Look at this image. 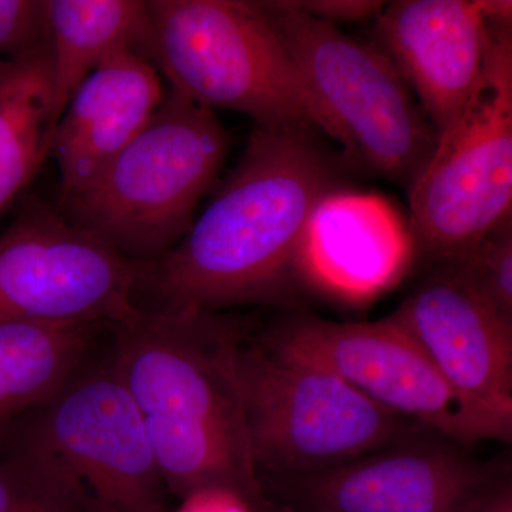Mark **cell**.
I'll use <instances>...</instances> for the list:
<instances>
[{
    "label": "cell",
    "mask_w": 512,
    "mask_h": 512,
    "mask_svg": "<svg viewBox=\"0 0 512 512\" xmlns=\"http://www.w3.org/2000/svg\"><path fill=\"white\" fill-rule=\"evenodd\" d=\"M467 450L424 429L316 473L262 477V490L291 512H484L511 485V464Z\"/></svg>",
    "instance_id": "30bf717a"
},
{
    "label": "cell",
    "mask_w": 512,
    "mask_h": 512,
    "mask_svg": "<svg viewBox=\"0 0 512 512\" xmlns=\"http://www.w3.org/2000/svg\"><path fill=\"white\" fill-rule=\"evenodd\" d=\"M229 147L215 111L168 86L147 126L92 183L56 207L128 261L154 264L190 231Z\"/></svg>",
    "instance_id": "3957f363"
},
{
    "label": "cell",
    "mask_w": 512,
    "mask_h": 512,
    "mask_svg": "<svg viewBox=\"0 0 512 512\" xmlns=\"http://www.w3.org/2000/svg\"><path fill=\"white\" fill-rule=\"evenodd\" d=\"M237 370L259 478L316 473L427 429L383 409L325 366L262 343H241Z\"/></svg>",
    "instance_id": "52a82bcc"
},
{
    "label": "cell",
    "mask_w": 512,
    "mask_h": 512,
    "mask_svg": "<svg viewBox=\"0 0 512 512\" xmlns=\"http://www.w3.org/2000/svg\"><path fill=\"white\" fill-rule=\"evenodd\" d=\"M291 8L323 22L336 25L339 22H360L375 19L386 3L373 0H286Z\"/></svg>",
    "instance_id": "7402d4cb"
},
{
    "label": "cell",
    "mask_w": 512,
    "mask_h": 512,
    "mask_svg": "<svg viewBox=\"0 0 512 512\" xmlns=\"http://www.w3.org/2000/svg\"><path fill=\"white\" fill-rule=\"evenodd\" d=\"M56 120L80 84L124 52L148 59L150 19L143 0H47Z\"/></svg>",
    "instance_id": "e0dca14e"
},
{
    "label": "cell",
    "mask_w": 512,
    "mask_h": 512,
    "mask_svg": "<svg viewBox=\"0 0 512 512\" xmlns=\"http://www.w3.org/2000/svg\"><path fill=\"white\" fill-rule=\"evenodd\" d=\"M56 126L50 42L0 60V218L39 173Z\"/></svg>",
    "instance_id": "ac0fdd59"
},
{
    "label": "cell",
    "mask_w": 512,
    "mask_h": 512,
    "mask_svg": "<svg viewBox=\"0 0 512 512\" xmlns=\"http://www.w3.org/2000/svg\"><path fill=\"white\" fill-rule=\"evenodd\" d=\"M239 495L225 490H204L183 500L178 512H254Z\"/></svg>",
    "instance_id": "603a6c76"
},
{
    "label": "cell",
    "mask_w": 512,
    "mask_h": 512,
    "mask_svg": "<svg viewBox=\"0 0 512 512\" xmlns=\"http://www.w3.org/2000/svg\"><path fill=\"white\" fill-rule=\"evenodd\" d=\"M0 512H90L86 505L35 468L0 458Z\"/></svg>",
    "instance_id": "ffe728a7"
},
{
    "label": "cell",
    "mask_w": 512,
    "mask_h": 512,
    "mask_svg": "<svg viewBox=\"0 0 512 512\" xmlns=\"http://www.w3.org/2000/svg\"><path fill=\"white\" fill-rule=\"evenodd\" d=\"M511 28L495 26L480 86L407 190L414 249L434 265L512 220Z\"/></svg>",
    "instance_id": "ba28073f"
},
{
    "label": "cell",
    "mask_w": 512,
    "mask_h": 512,
    "mask_svg": "<svg viewBox=\"0 0 512 512\" xmlns=\"http://www.w3.org/2000/svg\"><path fill=\"white\" fill-rule=\"evenodd\" d=\"M101 322L0 325V458L22 421L46 406L86 363Z\"/></svg>",
    "instance_id": "2e32d148"
},
{
    "label": "cell",
    "mask_w": 512,
    "mask_h": 512,
    "mask_svg": "<svg viewBox=\"0 0 512 512\" xmlns=\"http://www.w3.org/2000/svg\"><path fill=\"white\" fill-rule=\"evenodd\" d=\"M414 255L409 221L389 201L342 187L313 210L296 266L301 284L365 305L399 284Z\"/></svg>",
    "instance_id": "5bb4252c"
},
{
    "label": "cell",
    "mask_w": 512,
    "mask_h": 512,
    "mask_svg": "<svg viewBox=\"0 0 512 512\" xmlns=\"http://www.w3.org/2000/svg\"><path fill=\"white\" fill-rule=\"evenodd\" d=\"M107 329L168 493L183 501L231 491L265 510L238 380L244 323L202 309L134 305Z\"/></svg>",
    "instance_id": "7a4b0ae2"
},
{
    "label": "cell",
    "mask_w": 512,
    "mask_h": 512,
    "mask_svg": "<svg viewBox=\"0 0 512 512\" xmlns=\"http://www.w3.org/2000/svg\"><path fill=\"white\" fill-rule=\"evenodd\" d=\"M3 457L45 474L90 512H165L163 474L111 357L83 367L22 421Z\"/></svg>",
    "instance_id": "8992f818"
},
{
    "label": "cell",
    "mask_w": 512,
    "mask_h": 512,
    "mask_svg": "<svg viewBox=\"0 0 512 512\" xmlns=\"http://www.w3.org/2000/svg\"><path fill=\"white\" fill-rule=\"evenodd\" d=\"M147 10L148 60L188 100L245 114L256 127L332 138L325 111L258 3L151 0Z\"/></svg>",
    "instance_id": "277c9868"
},
{
    "label": "cell",
    "mask_w": 512,
    "mask_h": 512,
    "mask_svg": "<svg viewBox=\"0 0 512 512\" xmlns=\"http://www.w3.org/2000/svg\"><path fill=\"white\" fill-rule=\"evenodd\" d=\"M160 72L146 56L124 52L82 84L57 121L52 154L59 171L57 204L84 190L163 103Z\"/></svg>",
    "instance_id": "9a60e30c"
},
{
    "label": "cell",
    "mask_w": 512,
    "mask_h": 512,
    "mask_svg": "<svg viewBox=\"0 0 512 512\" xmlns=\"http://www.w3.org/2000/svg\"><path fill=\"white\" fill-rule=\"evenodd\" d=\"M144 265L28 198L0 234V325L109 323L136 305Z\"/></svg>",
    "instance_id": "8fae6325"
},
{
    "label": "cell",
    "mask_w": 512,
    "mask_h": 512,
    "mask_svg": "<svg viewBox=\"0 0 512 512\" xmlns=\"http://www.w3.org/2000/svg\"><path fill=\"white\" fill-rule=\"evenodd\" d=\"M256 3L325 111L343 157L409 190L437 134L392 60L286 0Z\"/></svg>",
    "instance_id": "5b68a950"
},
{
    "label": "cell",
    "mask_w": 512,
    "mask_h": 512,
    "mask_svg": "<svg viewBox=\"0 0 512 512\" xmlns=\"http://www.w3.org/2000/svg\"><path fill=\"white\" fill-rule=\"evenodd\" d=\"M436 265L456 272L495 311L512 322V220L495 228L463 254Z\"/></svg>",
    "instance_id": "d6986e66"
},
{
    "label": "cell",
    "mask_w": 512,
    "mask_h": 512,
    "mask_svg": "<svg viewBox=\"0 0 512 512\" xmlns=\"http://www.w3.org/2000/svg\"><path fill=\"white\" fill-rule=\"evenodd\" d=\"M512 18L500 0H399L375 19L376 46L409 84L437 137L483 80L495 26Z\"/></svg>",
    "instance_id": "7c38bea8"
},
{
    "label": "cell",
    "mask_w": 512,
    "mask_h": 512,
    "mask_svg": "<svg viewBox=\"0 0 512 512\" xmlns=\"http://www.w3.org/2000/svg\"><path fill=\"white\" fill-rule=\"evenodd\" d=\"M47 0H0V60H13L49 43Z\"/></svg>",
    "instance_id": "44dd1931"
},
{
    "label": "cell",
    "mask_w": 512,
    "mask_h": 512,
    "mask_svg": "<svg viewBox=\"0 0 512 512\" xmlns=\"http://www.w3.org/2000/svg\"><path fill=\"white\" fill-rule=\"evenodd\" d=\"M484 512H512V487L508 485Z\"/></svg>",
    "instance_id": "cb8c5ba5"
},
{
    "label": "cell",
    "mask_w": 512,
    "mask_h": 512,
    "mask_svg": "<svg viewBox=\"0 0 512 512\" xmlns=\"http://www.w3.org/2000/svg\"><path fill=\"white\" fill-rule=\"evenodd\" d=\"M309 128L255 127L221 190L187 235L144 265L138 292L151 309H221L284 303L299 282L298 254L316 205L342 188L349 167Z\"/></svg>",
    "instance_id": "6da1fadb"
},
{
    "label": "cell",
    "mask_w": 512,
    "mask_h": 512,
    "mask_svg": "<svg viewBox=\"0 0 512 512\" xmlns=\"http://www.w3.org/2000/svg\"><path fill=\"white\" fill-rule=\"evenodd\" d=\"M392 318L458 396L512 431L510 320L444 265H434Z\"/></svg>",
    "instance_id": "4fadbf2b"
},
{
    "label": "cell",
    "mask_w": 512,
    "mask_h": 512,
    "mask_svg": "<svg viewBox=\"0 0 512 512\" xmlns=\"http://www.w3.org/2000/svg\"><path fill=\"white\" fill-rule=\"evenodd\" d=\"M261 343L325 366L383 409L460 446L471 448L485 440L511 443L512 431L458 396L392 315L350 323L298 313L272 328Z\"/></svg>",
    "instance_id": "9c48e42d"
}]
</instances>
